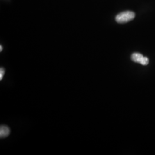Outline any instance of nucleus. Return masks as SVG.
Here are the masks:
<instances>
[{"mask_svg":"<svg viewBox=\"0 0 155 155\" xmlns=\"http://www.w3.org/2000/svg\"><path fill=\"white\" fill-rule=\"evenodd\" d=\"M5 74V70L4 68H1L0 69V80H2Z\"/></svg>","mask_w":155,"mask_h":155,"instance_id":"obj_4","label":"nucleus"},{"mask_svg":"<svg viewBox=\"0 0 155 155\" xmlns=\"http://www.w3.org/2000/svg\"><path fill=\"white\" fill-rule=\"evenodd\" d=\"M10 129L5 125H1L0 127V137L1 138H5L10 134Z\"/></svg>","mask_w":155,"mask_h":155,"instance_id":"obj_3","label":"nucleus"},{"mask_svg":"<svg viewBox=\"0 0 155 155\" xmlns=\"http://www.w3.org/2000/svg\"><path fill=\"white\" fill-rule=\"evenodd\" d=\"M135 17V13L132 11H125L119 13L116 17L117 22L124 24L130 21Z\"/></svg>","mask_w":155,"mask_h":155,"instance_id":"obj_1","label":"nucleus"},{"mask_svg":"<svg viewBox=\"0 0 155 155\" xmlns=\"http://www.w3.org/2000/svg\"><path fill=\"white\" fill-rule=\"evenodd\" d=\"M2 45H1L0 46V51H2Z\"/></svg>","mask_w":155,"mask_h":155,"instance_id":"obj_5","label":"nucleus"},{"mask_svg":"<svg viewBox=\"0 0 155 155\" xmlns=\"http://www.w3.org/2000/svg\"><path fill=\"white\" fill-rule=\"evenodd\" d=\"M131 59L134 62L138 63L143 66H147L149 64V59L139 53H133L131 56Z\"/></svg>","mask_w":155,"mask_h":155,"instance_id":"obj_2","label":"nucleus"}]
</instances>
